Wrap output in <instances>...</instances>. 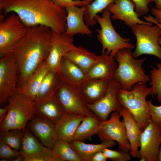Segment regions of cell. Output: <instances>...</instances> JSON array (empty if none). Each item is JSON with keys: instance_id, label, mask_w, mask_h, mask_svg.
<instances>
[{"instance_id": "cb8c5ba5", "label": "cell", "mask_w": 161, "mask_h": 161, "mask_svg": "<svg viewBox=\"0 0 161 161\" xmlns=\"http://www.w3.org/2000/svg\"><path fill=\"white\" fill-rule=\"evenodd\" d=\"M85 116L66 113L61 119L55 123L58 139L70 143L72 141L75 131Z\"/></svg>"}, {"instance_id": "277c9868", "label": "cell", "mask_w": 161, "mask_h": 161, "mask_svg": "<svg viewBox=\"0 0 161 161\" xmlns=\"http://www.w3.org/2000/svg\"><path fill=\"white\" fill-rule=\"evenodd\" d=\"M152 92L151 87L146 83L140 82L133 86L130 90L120 89L117 94V98L123 108L131 114L143 130L151 121L146 97Z\"/></svg>"}, {"instance_id": "8fae6325", "label": "cell", "mask_w": 161, "mask_h": 161, "mask_svg": "<svg viewBox=\"0 0 161 161\" xmlns=\"http://www.w3.org/2000/svg\"><path fill=\"white\" fill-rule=\"evenodd\" d=\"M55 95L66 113L85 116L95 115L89 108L78 90L65 82Z\"/></svg>"}, {"instance_id": "ee69618b", "label": "cell", "mask_w": 161, "mask_h": 161, "mask_svg": "<svg viewBox=\"0 0 161 161\" xmlns=\"http://www.w3.org/2000/svg\"><path fill=\"white\" fill-rule=\"evenodd\" d=\"M7 159V161H24V157L22 155H20Z\"/></svg>"}, {"instance_id": "7a4b0ae2", "label": "cell", "mask_w": 161, "mask_h": 161, "mask_svg": "<svg viewBox=\"0 0 161 161\" xmlns=\"http://www.w3.org/2000/svg\"><path fill=\"white\" fill-rule=\"evenodd\" d=\"M51 29L45 26L30 27L12 52L18 68L17 88L23 85L41 64L46 60L50 48Z\"/></svg>"}, {"instance_id": "d590c367", "label": "cell", "mask_w": 161, "mask_h": 161, "mask_svg": "<svg viewBox=\"0 0 161 161\" xmlns=\"http://www.w3.org/2000/svg\"><path fill=\"white\" fill-rule=\"evenodd\" d=\"M21 155L20 151L15 149L0 140V158L8 159Z\"/></svg>"}, {"instance_id": "9a60e30c", "label": "cell", "mask_w": 161, "mask_h": 161, "mask_svg": "<svg viewBox=\"0 0 161 161\" xmlns=\"http://www.w3.org/2000/svg\"><path fill=\"white\" fill-rule=\"evenodd\" d=\"M135 4L132 0H115L107 9L111 14L113 20L123 21L129 27L138 24H153L150 22L141 20L135 10Z\"/></svg>"}, {"instance_id": "52a82bcc", "label": "cell", "mask_w": 161, "mask_h": 161, "mask_svg": "<svg viewBox=\"0 0 161 161\" xmlns=\"http://www.w3.org/2000/svg\"><path fill=\"white\" fill-rule=\"evenodd\" d=\"M135 35L136 46L132 52L133 57L137 58L142 55L155 56L161 60V46L159 41L161 38V28L157 25L138 24L131 28Z\"/></svg>"}, {"instance_id": "1f68e13d", "label": "cell", "mask_w": 161, "mask_h": 161, "mask_svg": "<svg viewBox=\"0 0 161 161\" xmlns=\"http://www.w3.org/2000/svg\"><path fill=\"white\" fill-rule=\"evenodd\" d=\"M24 130L14 129L0 131V140L11 148L20 151L22 144Z\"/></svg>"}, {"instance_id": "5bb4252c", "label": "cell", "mask_w": 161, "mask_h": 161, "mask_svg": "<svg viewBox=\"0 0 161 161\" xmlns=\"http://www.w3.org/2000/svg\"><path fill=\"white\" fill-rule=\"evenodd\" d=\"M76 47L73 37L51 30L50 48L46 59L50 70L58 72L62 58Z\"/></svg>"}, {"instance_id": "5b68a950", "label": "cell", "mask_w": 161, "mask_h": 161, "mask_svg": "<svg viewBox=\"0 0 161 161\" xmlns=\"http://www.w3.org/2000/svg\"><path fill=\"white\" fill-rule=\"evenodd\" d=\"M8 110L0 123V131L24 130L28 122L35 116L33 102L17 93L8 100Z\"/></svg>"}, {"instance_id": "8d00e7d4", "label": "cell", "mask_w": 161, "mask_h": 161, "mask_svg": "<svg viewBox=\"0 0 161 161\" xmlns=\"http://www.w3.org/2000/svg\"><path fill=\"white\" fill-rule=\"evenodd\" d=\"M147 104L151 120L159 125L161 123V105L156 106L152 103L151 100L147 101Z\"/></svg>"}, {"instance_id": "60d3db41", "label": "cell", "mask_w": 161, "mask_h": 161, "mask_svg": "<svg viewBox=\"0 0 161 161\" xmlns=\"http://www.w3.org/2000/svg\"><path fill=\"white\" fill-rule=\"evenodd\" d=\"M152 14L154 16L155 20L159 23L161 24V10L156 8L152 7Z\"/></svg>"}, {"instance_id": "6da1fadb", "label": "cell", "mask_w": 161, "mask_h": 161, "mask_svg": "<svg viewBox=\"0 0 161 161\" xmlns=\"http://www.w3.org/2000/svg\"><path fill=\"white\" fill-rule=\"evenodd\" d=\"M5 14L14 13L27 26H45L56 32L64 33L67 13L52 0H0Z\"/></svg>"}, {"instance_id": "484cf974", "label": "cell", "mask_w": 161, "mask_h": 161, "mask_svg": "<svg viewBox=\"0 0 161 161\" xmlns=\"http://www.w3.org/2000/svg\"><path fill=\"white\" fill-rule=\"evenodd\" d=\"M64 82L58 72L49 70L41 82L35 102L41 101L55 95Z\"/></svg>"}, {"instance_id": "7dc6e473", "label": "cell", "mask_w": 161, "mask_h": 161, "mask_svg": "<svg viewBox=\"0 0 161 161\" xmlns=\"http://www.w3.org/2000/svg\"><path fill=\"white\" fill-rule=\"evenodd\" d=\"M159 125L160 127V128L161 129V123L160 124H159Z\"/></svg>"}, {"instance_id": "f6af8a7d", "label": "cell", "mask_w": 161, "mask_h": 161, "mask_svg": "<svg viewBox=\"0 0 161 161\" xmlns=\"http://www.w3.org/2000/svg\"><path fill=\"white\" fill-rule=\"evenodd\" d=\"M155 4L156 8L161 10V0H151Z\"/></svg>"}, {"instance_id": "e575fe53", "label": "cell", "mask_w": 161, "mask_h": 161, "mask_svg": "<svg viewBox=\"0 0 161 161\" xmlns=\"http://www.w3.org/2000/svg\"><path fill=\"white\" fill-rule=\"evenodd\" d=\"M58 6L64 9L70 6L82 7L94 0H52Z\"/></svg>"}, {"instance_id": "8992f818", "label": "cell", "mask_w": 161, "mask_h": 161, "mask_svg": "<svg viewBox=\"0 0 161 161\" xmlns=\"http://www.w3.org/2000/svg\"><path fill=\"white\" fill-rule=\"evenodd\" d=\"M102 13V17L97 15L95 18L100 27V29L96 30L98 33L97 38L102 45V53L114 57L120 50L134 48L135 46L129 42V39L122 37L115 30L111 22L110 11L106 8Z\"/></svg>"}, {"instance_id": "3957f363", "label": "cell", "mask_w": 161, "mask_h": 161, "mask_svg": "<svg viewBox=\"0 0 161 161\" xmlns=\"http://www.w3.org/2000/svg\"><path fill=\"white\" fill-rule=\"evenodd\" d=\"M131 50L121 49L114 56L118 65L113 78L120 84L122 89L128 90H131L133 85L137 83H146L151 80L150 76L145 73L142 67L146 58H134Z\"/></svg>"}, {"instance_id": "836d02e7", "label": "cell", "mask_w": 161, "mask_h": 161, "mask_svg": "<svg viewBox=\"0 0 161 161\" xmlns=\"http://www.w3.org/2000/svg\"><path fill=\"white\" fill-rule=\"evenodd\" d=\"M102 151L108 159L113 161H128L131 160L130 153L121 149L112 150L107 148Z\"/></svg>"}, {"instance_id": "d6986e66", "label": "cell", "mask_w": 161, "mask_h": 161, "mask_svg": "<svg viewBox=\"0 0 161 161\" xmlns=\"http://www.w3.org/2000/svg\"><path fill=\"white\" fill-rule=\"evenodd\" d=\"M49 70L46 60L28 78L25 83L17 88V93L23 95L32 102H35L41 82Z\"/></svg>"}, {"instance_id": "d4e9b609", "label": "cell", "mask_w": 161, "mask_h": 161, "mask_svg": "<svg viewBox=\"0 0 161 161\" xmlns=\"http://www.w3.org/2000/svg\"><path fill=\"white\" fill-rule=\"evenodd\" d=\"M64 82L78 89L84 80L85 74L72 61L64 57L58 71Z\"/></svg>"}, {"instance_id": "f546056e", "label": "cell", "mask_w": 161, "mask_h": 161, "mask_svg": "<svg viewBox=\"0 0 161 161\" xmlns=\"http://www.w3.org/2000/svg\"><path fill=\"white\" fill-rule=\"evenodd\" d=\"M51 149L54 156L59 161H82L68 141L58 139Z\"/></svg>"}, {"instance_id": "ac0fdd59", "label": "cell", "mask_w": 161, "mask_h": 161, "mask_svg": "<svg viewBox=\"0 0 161 161\" xmlns=\"http://www.w3.org/2000/svg\"><path fill=\"white\" fill-rule=\"evenodd\" d=\"M86 6L82 7L70 6L65 9L67 13L66 18L67 27L64 33L73 37L80 34L89 35L92 33L88 25L84 21Z\"/></svg>"}, {"instance_id": "603a6c76", "label": "cell", "mask_w": 161, "mask_h": 161, "mask_svg": "<svg viewBox=\"0 0 161 161\" xmlns=\"http://www.w3.org/2000/svg\"><path fill=\"white\" fill-rule=\"evenodd\" d=\"M123 117L127 136L131 148V155L137 157L138 148L140 146V138L143 131L129 112L126 109L123 108L120 112Z\"/></svg>"}, {"instance_id": "7402d4cb", "label": "cell", "mask_w": 161, "mask_h": 161, "mask_svg": "<svg viewBox=\"0 0 161 161\" xmlns=\"http://www.w3.org/2000/svg\"><path fill=\"white\" fill-rule=\"evenodd\" d=\"M109 80H84L78 89L87 104H93L105 94Z\"/></svg>"}, {"instance_id": "f1b7e54d", "label": "cell", "mask_w": 161, "mask_h": 161, "mask_svg": "<svg viewBox=\"0 0 161 161\" xmlns=\"http://www.w3.org/2000/svg\"><path fill=\"white\" fill-rule=\"evenodd\" d=\"M101 122L95 115L85 116L75 131L73 140L84 142L90 140L94 135L98 134Z\"/></svg>"}, {"instance_id": "ba28073f", "label": "cell", "mask_w": 161, "mask_h": 161, "mask_svg": "<svg viewBox=\"0 0 161 161\" xmlns=\"http://www.w3.org/2000/svg\"><path fill=\"white\" fill-rule=\"evenodd\" d=\"M30 27L14 13H9L7 16L4 18H1V58L12 52L16 45L26 35Z\"/></svg>"}, {"instance_id": "ab89813d", "label": "cell", "mask_w": 161, "mask_h": 161, "mask_svg": "<svg viewBox=\"0 0 161 161\" xmlns=\"http://www.w3.org/2000/svg\"><path fill=\"white\" fill-rule=\"evenodd\" d=\"M108 158L102 151H99L92 157L91 161H106Z\"/></svg>"}, {"instance_id": "4fadbf2b", "label": "cell", "mask_w": 161, "mask_h": 161, "mask_svg": "<svg viewBox=\"0 0 161 161\" xmlns=\"http://www.w3.org/2000/svg\"><path fill=\"white\" fill-rule=\"evenodd\" d=\"M120 84L113 78L109 81L106 92L104 96L95 103L87 104L90 110L101 120L105 121L112 112H120L123 107L117 97Z\"/></svg>"}, {"instance_id": "e0dca14e", "label": "cell", "mask_w": 161, "mask_h": 161, "mask_svg": "<svg viewBox=\"0 0 161 161\" xmlns=\"http://www.w3.org/2000/svg\"><path fill=\"white\" fill-rule=\"evenodd\" d=\"M117 65L114 57L102 53L98 60L85 74L84 80H110L113 78Z\"/></svg>"}, {"instance_id": "7bdbcfd3", "label": "cell", "mask_w": 161, "mask_h": 161, "mask_svg": "<svg viewBox=\"0 0 161 161\" xmlns=\"http://www.w3.org/2000/svg\"><path fill=\"white\" fill-rule=\"evenodd\" d=\"M8 110V105L0 109V123L5 117Z\"/></svg>"}, {"instance_id": "ffe728a7", "label": "cell", "mask_w": 161, "mask_h": 161, "mask_svg": "<svg viewBox=\"0 0 161 161\" xmlns=\"http://www.w3.org/2000/svg\"><path fill=\"white\" fill-rule=\"evenodd\" d=\"M33 103L36 116L55 123L66 113L55 95L45 100L33 102Z\"/></svg>"}, {"instance_id": "4316f807", "label": "cell", "mask_w": 161, "mask_h": 161, "mask_svg": "<svg viewBox=\"0 0 161 161\" xmlns=\"http://www.w3.org/2000/svg\"><path fill=\"white\" fill-rule=\"evenodd\" d=\"M99 56L83 47L76 46L64 57L77 65L85 74L98 60Z\"/></svg>"}, {"instance_id": "4dcf8cb0", "label": "cell", "mask_w": 161, "mask_h": 161, "mask_svg": "<svg viewBox=\"0 0 161 161\" xmlns=\"http://www.w3.org/2000/svg\"><path fill=\"white\" fill-rule=\"evenodd\" d=\"M115 0H94L86 6L84 19L89 26H93L97 23L95 17L98 13H102Z\"/></svg>"}, {"instance_id": "44dd1931", "label": "cell", "mask_w": 161, "mask_h": 161, "mask_svg": "<svg viewBox=\"0 0 161 161\" xmlns=\"http://www.w3.org/2000/svg\"><path fill=\"white\" fill-rule=\"evenodd\" d=\"M20 151L23 157H44L56 158L54 156L52 149L38 141L30 130L26 128L24 130Z\"/></svg>"}, {"instance_id": "bcb514c9", "label": "cell", "mask_w": 161, "mask_h": 161, "mask_svg": "<svg viewBox=\"0 0 161 161\" xmlns=\"http://www.w3.org/2000/svg\"><path fill=\"white\" fill-rule=\"evenodd\" d=\"M157 161H161V144L160 146L158 152Z\"/></svg>"}, {"instance_id": "2e32d148", "label": "cell", "mask_w": 161, "mask_h": 161, "mask_svg": "<svg viewBox=\"0 0 161 161\" xmlns=\"http://www.w3.org/2000/svg\"><path fill=\"white\" fill-rule=\"evenodd\" d=\"M27 126L42 143L52 149L58 139L55 123L36 115L28 122Z\"/></svg>"}, {"instance_id": "d6a6232c", "label": "cell", "mask_w": 161, "mask_h": 161, "mask_svg": "<svg viewBox=\"0 0 161 161\" xmlns=\"http://www.w3.org/2000/svg\"><path fill=\"white\" fill-rule=\"evenodd\" d=\"M157 68L152 66L150 71V82L152 92L151 95H157L158 101L161 103V63L157 64Z\"/></svg>"}, {"instance_id": "f35d334b", "label": "cell", "mask_w": 161, "mask_h": 161, "mask_svg": "<svg viewBox=\"0 0 161 161\" xmlns=\"http://www.w3.org/2000/svg\"><path fill=\"white\" fill-rule=\"evenodd\" d=\"M24 161H59L55 158L48 157H23Z\"/></svg>"}, {"instance_id": "b9f144b4", "label": "cell", "mask_w": 161, "mask_h": 161, "mask_svg": "<svg viewBox=\"0 0 161 161\" xmlns=\"http://www.w3.org/2000/svg\"><path fill=\"white\" fill-rule=\"evenodd\" d=\"M144 18L146 21L147 22H150L155 24L157 25L161 28V24L157 22L154 19V18L152 16L149 15L148 16H145ZM159 42L161 46V38H160L159 41Z\"/></svg>"}, {"instance_id": "74e56055", "label": "cell", "mask_w": 161, "mask_h": 161, "mask_svg": "<svg viewBox=\"0 0 161 161\" xmlns=\"http://www.w3.org/2000/svg\"><path fill=\"white\" fill-rule=\"evenodd\" d=\"M135 4V10L138 16L140 17L148 13L150 11L149 4L151 0H132Z\"/></svg>"}, {"instance_id": "30bf717a", "label": "cell", "mask_w": 161, "mask_h": 161, "mask_svg": "<svg viewBox=\"0 0 161 161\" xmlns=\"http://www.w3.org/2000/svg\"><path fill=\"white\" fill-rule=\"evenodd\" d=\"M121 117L120 112H112L109 120L101 121L97 135L101 141H116L120 149L129 152L131 150L130 145L123 122L120 120Z\"/></svg>"}, {"instance_id": "9c48e42d", "label": "cell", "mask_w": 161, "mask_h": 161, "mask_svg": "<svg viewBox=\"0 0 161 161\" xmlns=\"http://www.w3.org/2000/svg\"><path fill=\"white\" fill-rule=\"evenodd\" d=\"M18 68L12 52L0 59V104L8 102V98L17 93Z\"/></svg>"}, {"instance_id": "7c38bea8", "label": "cell", "mask_w": 161, "mask_h": 161, "mask_svg": "<svg viewBox=\"0 0 161 161\" xmlns=\"http://www.w3.org/2000/svg\"><path fill=\"white\" fill-rule=\"evenodd\" d=\"M161 144V129L152 121L143 130L137 157L140 161H157Z\"/></svg>"}, {"instance_id": "83f0119b", "label": "cell", "mask_w": 161, "mask_h": 161, "mask_svg": "<svg viewBox=\"0 0 161 161\" xmlns=\"http://www.w3.org/2000/svg\"><path fill=\"white\" fill-rule=\"evenodd\" d=\"M73 149L78 154L82 161H91L93 156L104 149L113 147L116 143L115 141L106 140L98 144H90L84 142L73 140L70 143Z\"/></svg>"}]
</instances>
